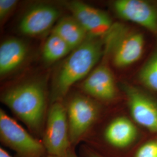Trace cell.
I'll return each mask as SVG.
<instances>
[{"instance_id":"30bf717a","label":"cell","mask_w":157,"mask_h":157,"mask_svg":"<svg viewBox=\"0 0 157 157\" xmlns=\"http://www.w3.org/2000/svg\"><path fill=\"white\" fill-rule=\"evenodd\" d=\"M60 15V12L53 6L39 5L25 13L19 24L20 31L27 36H35L44 33L50 29Z\"/></svg>"},{"instance_id":"e0dca14e","label":"cell","mask_w":157,"mask_h":157,"mask_svg":"<svg viewBox=\"0 0 157 157\" xmlns=\"http://www.w3.org/2000/svg\"><path fill=\"white\" fill-rule=\"evenodd\" d=\"M134 157H157V140L142 145L136 152Z\"/></svg>"},{"instance_id":"9a60e30c","label":"cell","mask_w":157,"mask_h":157,"mask_svg":"<svg viewBox=\"0 0 157 157\" xmlns=\"http://www.w3.org/2000/svg\"><path fill=\"white\" fill-rule=\"evenodd\" d=\"M67 43L53 32L46 40L43 48V56L48 62H56L72 51Z\"/></svg>"},{"instance_id":"6da1fadb","label":"cell","mask_w":157,"mask_h":157,"mask_svg":"<svg viewBox=\"0 0 157 157\" xmlns=\"http://www.w3.org/2000/svg\"><path fill=\"white\" fill-rule=\"evenodd\" d=\"M100 38L88 36L73 50L59 68L54 79L52 102H58L67 94L73 84L88 75L102 54Z\"/></svg>"},{"instance_id":"44dd1931","label":"cell","mask_w":157,"mask_h":157,"mask_svg":"<svg viewBox=\"0 0 157 157\" xmlns=\"http://www.w3.org/2000/svg\"><path fill=\"white\" fill-rule=\"evenodd\" d=\"M67 157H78L77 156V155L76 154V153L74 151L73 148H72L70 150V151L69 152V154L67 155Z\"/></svg>"},{"instance_id":"4fadbf2b","label":"cell","mask_w":157,"mask_h":157,"mask_svg":"<svg viewBox=\"0 0 157 157\" xmlns=\"http://www.w3.org/2000/svg\"><path fill=\"white\" fill-rule=\"evenodd\" d=\"M28 48L21 40L11 38L4 40L0 45V74L11 73L19 67L28 55Z\"/></svg>"},{"instance_id":"7402d4cb","label":"cell","mask_w":157,"mask_h":157,"mask_svg":"<svg viewBox=\"0 0 157 157\" xmlns=\"http://www.w3.org/2000/svg\"><path fill=\"white\" fill-rule=\"evenodd\" d=\"M44 157H58V156H56V155H49L48 154L47 155H45Z\"/></svg>"},{"instance_id":"ffe728a7","label":"cell","mask_w":157,"mask_h":157,"mask_svg":"<svg viewBox=\"0 0 157 157\" xmlns=\"http://www.w3.org/2000/svg\"><path fill=\"white\" fill-rule=\"evenodd\" d=\"M0 157H12L6 150L2 148H0Z\"/></svg>"},{"instance_id":"2e32d148","label":"cell","mask_w":157,"mask_h":157,"mask_svg":"<svg viewBox=\"0 0 157 157\" xmlns=\"http://www.w3.org/2000/svg\"><path fill=\"white\" fill-rule=\"evenodd\" d=\"M139 78L147 87L157 92V51L142 67Z\"/></svg>"},{"instance_id":"ac0fdd59","label":"cell","mask_w":157,"mask_h":157,"mask_svg":"<svg viewBox=\"0 0 157 157\" xmlns=\"http://www.w3.org/2000/svg\"><path fill=\"white\" fill-rule=\"evenodd\" d=\"M17 4L16 0H0V19L3 21L12 11Z\"/></svg>"},{"instance_id":"52a82bcc","label":"cell","mask_w":157,"mask_h":157,"mask_svg":"<svg viewBox=\"0 0 157 157\" xmlns=\"http://www.w3.org/2000/svg\"><path fill=\"white\" fill-rule=\"evenodd\" d=\"M130 115L137 124L157 133V102L134 86L124 84Z\"/></svg>"},{"instance_id":"5b68a950","label":"cell","mask_w":157,"mask_h":157,"mask_svg":"<svg viewBox=\"0 0 157 157\" xmlns=\"http://www.w3.org/2000/svg\"><path fill=\"white\" fill-rule=\"evenodd\" d=\"M105 39L112 51L113 65L119 68L130 66L140 59L144 50L143 34L125 32L118 26H113Z\"/></svg>"},{"instance_id":"277c9868","label":"cell","mask_w":157,"mask_h":157,"mask_svg":"<svg viewBox=\"0 0 157 157\" xmlns=\"http://www.w3.org/2000/svg\"><path fill=\"white\" fill-rule=\"evenodd\" d=\"M1 143L19 157H44L47 151L42 141L34 138L2 109L0 110Z\"/></svg>"},{"instance_id":"8fae6325","label":"cell","mask_w":157,"mask_h":157,"mask_svg":"<svg viewBox=\"0 0 157 157\" xmlns=\"http://www.w3.org/2000/svg\"><path fill=\"white\" fill-rule=\"evenodd\" d=\"M86 93L102 100L110 101L117 95V86L110 68L104 63L89 74L82 85Z\"/></svg>"},{"instance_id":"3957f363","label":"cell","mask_w":157,"mask_h":157,"mask_svg":"<svg viewBox=\"0 0 157 157\" xmlns=\"http://www.w3.org/2000/svg\"><path fill=\"white\" fill-rule=\"evenodd\" d=\"M47 153L67 157L72 147L67 109L59 101L52 103L47 114L42 141Z\"/></svg>"},{"instance_id":"8992f818","label":"cell","mask_w":157,"mask_h":157,"mask_svg":"<svg viewBox=\"0 0 157 157\" xmlns=\"http://www.w3.org/2000/svg\"><path fill=\"white\" fill-rule=\"evenodd\" d=\"M66 109L70 139L72 145H75L94 124L98 116V107L89 97L79 95L69 101Z\"/></svg>"},{"instance_id":"9c48e42d","label":"cell","mask_w":157,"mask_h":157,"mask_svg":"<svg viewBox=\"0 0 157 157\" xmlns=\"http://www.w3.org/2000/svg\"><path fill=\"white\" fill-rule=\"evenodd\" d=\"M113 8L119 17L157 33V8L143 0H118Z\"/></svg>"},{"instance_id":"7a4b0ae2","label":"cell","mask_w":157,"mask_h":157,"mask_svg":"<svg viewBox=\"0 0 157 157\" xmlns=\"http://www.w3.org/2000/svg\"><path fill=\"white\" fill-rule=\"evenodd\" d=\"M1 101L34 132L42 129L47 109V99L42 85L31 82L7 90Z\"/></svg>"},{"instance_id":"7c38bea8","label":"cell","mask_w":157,"mask_h":157,"mask_svg":"<svg viewBox=\"0 0 157 157\" xmlns=\"http://www.w3.org/2000/svg\"><path fill=\"white\" fill-rule=\"evenodd\" d=\"M137 135L135 124L128 118L120 117L108 125L104 132V138L113 147L124 148L136 140Z\"/></svg>"},{"instance_id":"ba28073f","label":"cell","mask_w":157,"mask_h":157,"mask_svg":"<svg viewBox=\"0 0 157 157\" xmlns=\"http://www.w3.org/2000/svg\"><path fill=\"white\" fill-rule=\"evenodd\" d=\"M67 7L89 36L100 38L112 30V20L105 12L78 1L69 2Z\"/></svg>"},{"instance_id":"d6986e66","label":"cell","mask_w":157,"mask_h":157,"mask_svg":"<svg viewBox=\"0 0 157 157\" xmlns=\"http://www.w3.org/2000/svg\"><path fill=\"white\" fill-rule=\"evenodd\" d=\"M86 157H104L102 155L97 153V152L94 151L91 149H89L86 151Z\"/></svg>"},{"instance_id":"5bb4252c","label":"cell","mask_w":157,"mask_h":157,"mask_svg":"<svg viewBox=\"0 0 157 157\" xmlns=\"http://www.w3.org/2000/svg\"><path fill=\"white\" fill-rule=\"evenodd\" d=\"M52 32L63 40L72 50L81 45L89 36L83 26L73 16L60 19Z\"/></svg>"}]
</instances>
